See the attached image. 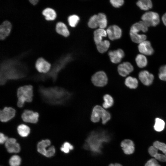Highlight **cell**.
Here are the masks:
<instances>
[{
  "label": "cell",
  "mask_w": 166,
  "mask_h": 166,
  "mask_svg": "<svg viewBox=\"0 0 166 166\" xmlns=\"http://www.w3.org/2000/svg\"><path fill=\"white\" fill-rule=\"evenodd\" d=\"M38 91L42 99L49 104L60 105H64L71 99L72 94L62 87L56 86L39 87Z\"/></svg>",
  "instance_id": "1"
},
{
  "label": "cell",
  "mask_w": 166,
  "mask_h": 166,
  "mask_svg": "<svg viewBox=\"0 0 166 166\" xmlns=\"http://www.w3.org/2000/svg\"><path fill=\"white\" fill-rule=\"evenodd\" d=\"M27 73L26 66L20 62L15 61H4L1 65L0 84L3 85L10 80L23 78Z\"/></svg>",
  "instance_id": "2"
},
{
  "label": "cell",
  "mask_w": 166,
  "mask_h": 166,
  "mask_svg": "<svg viewBox=\"0 0 166 166\" xmlns=\"http://www.w3.org/2000/svg\"><path fill=\"white\" fill-rule=\"evenodd\" d=\"M17 105L19 107H22L26 102L32 101L33 96V86L29 85L20 87L17 90Z\"/></svg>",
  "instance_id": "3"
},
{
  "label": "cell",
  "mask_w": 166,
  "mask_h": 166,
  "mask_svg": "<svg viewBox=\"0 0 166 166\" xmlns=\"http://www.w3.org/2000/svg\"><path fill=\"white\" fill-rule=\"evenodd\" d=\"M50 141L49 140H42L38 144V152L47 157L53 156L55 153V150L53 146H50Z\"/></svg>",
  "instance_id": "4"
},
{
  "label": "cell",
  "mask_w": 166,
  "mask_h": 166,
  "mask_svg": "<svg viewBox=\"0 0 166 166\" xmlns=\"http://www.w3.org/2000/svg\"><path fill=\"white\" fill-rule=\"evenodd\" d=\"M141 19L148 26H155L160 22V18L158 14L156 12L149 11L143 14Z\"/></svg>",
  "instance_id": "5"
},
{
  "label": "cell",
  "mask_w": 166,
  "mask_h": 166,
  "mask_svg": "<svg viewBox=\"0 0 166 166\" xmlns=\"http://www.w3.org/2000/svg\"><path fill=\"white\" fill-rule=\"evenodd\" d=\"M91 80L95 86L102 87L108 83V78L106 73L103 71H99L94 73L92 77Z\"/></svg>",
  "instance_id": "6"
},
{
  "label": "cell",
  "mask_w": 166,
  "mask_h": 166,
  "mask_svg": "<svg viewBox=\"0 0 166 166\" xmlns=\"http://www.w3.org/2000/svg\"><path fill=\"white\" fill-rule=\"evenodd\" d=\"M36 69L39 72L46 73L49 72L51 68V64L42 57L38 58L36 62Z\"/></svg>",
  "instance_id": "7"
},
{
  "label": "cell",
  "mask_w": 166,
  "mask_h": 166,
  "mask_svg": "<svg viewBox=\"0 0 166 166\" xmlns=\"http://www.w3.org/2000/svg\"><path fill=\"white\" fill-rule=\"evenodd\" d=\"M15 110L13 108L5 107L0 111V119L2 122H7L12 119L15 116Z\"/></svg>",
  "instance_id": "8"
},
{
  "label": "cell",
  "mask_w": 166,
  "mask_h": 166,
  "mask_svg": "<svg viewBox=\"0 0 166 166\" xmlns=\"http://www.w3.org/2000/svg\"><path fill=\"white\" fill-rule=\"evenodd\" d=\"M38 113L36 112L28 110H25L22 115V118L25 122L36 123L39 117Z\"/></svg>",
  "instance_id": "9"
},
{
  "label": "cell",
  "mask_w": 166,
  "mask_h": 166,
  "mask_svg": "<svg viewBox=\"0 0 166 166\" xmlns=\"http://www.w3.org/2000/svg\"><path fill=\"white\" fill-rule=\"evenodd\" d=\"M12 26L11 23L8 21L2 22L0 26V39L2 40L5 39L10 34Z\"/></svg>",
  "instance_id": "10"
},
{
  "label": "cell",
  "mask_w": 166,
  "mask_h": 166,
  "mask_svg": "<svg viewBox=\"0 0 166 166\" xmlns=\"http://www.w3.org/2000/svg\"><path fill=\"white\" fill-rule=\"evenodd\" d=\"M107 35L111 40L120 38L122 35V30L118 26L115 25L109 26L106 30Z\"/></svg>",
  "instance_id": "11"
},
{
  "label": "cell",
  "mask_w": 166,
  "mask_h": 166,
  "mask_svg": "<svg viewBox=\"0 0 166 166\" xmlns=\"http://www.w3.org/2000/svg\"><path fill=\"white\" fill-rule=\"evenodd\" d=\"M5 146L10 153H18L20 150L19 144L14 138H8L5 143Z\"/></svg>",
  "instance_id": "12"
},
{
  "label": "cell",
  "mask_w": 166,
  "mask_h": 166,
  "mask_svg": "<svg viewBox=\"0 0 166 166\" xmlns=\"http://www.w3.org/2000/svg\"><path fill=\"white\" fill-rule=\"evenodd\" d=\"M121 146L124 152L127 155L132 154L135 151V146L133 142L131 140L126 139L122 140Z\"/></svg>",
  "instance_id": "13"
},
{
  "label": "cell",
  "mask_w": 166,
  "mask_h": 166,
  "mask_svg": "<svg viewBox=\"0 0 166 166\" xmlns=\"http://www.w3.org/2000/svg\"><path fill=\"white\" fill-rule=\"evenodd\" d=\"M118 71L119 74L122 77H125L133 70L132 65L128 62H124L118 66Z\"/></svg>",
  "instance_id": "14"
},
{
  "label": "cell",
  "mask_w": 166,
  "mask_h": 166,
  "mask_svg": "<svg viewBox=\"0 0 166 166\" xmlns=\"http://www.w3.org/2000/svg\"><path fill=\"white\" fill-rule=\"evenodd\" d=\"M138 49L140 53L146 55H151L154 52L151 43L148 41L145 40L139 43Z\"/></svg>",
  "instance_id": "15"
},
{
  "label": "cell",
  "mask_w": 166,
  "mask_h": 166,
  "mask_svg": "<svg viewBox=\"0 0 166 166\" xmlns=\"http://www.w3.org/2000/svg\"><path fill=\"white\" fill-rule=\"evenodd\" d=\"M139 79L141 82L145 85H149L152 83L154 79L153 75L148 71L143 70L139 74Z\"/></svg>",
  "instance_id": "16"
},
{
  "label": "cell",
  "mask_w": 166,
  "mask_h": 166,
  "mask_svg": "<svg viewBox=\"0 0 166 166\" xmlns=\"http://www.w3.org/2000/svg\"><path fill=\"white\" fill-rule=\"evenodd\" d=\"M108 55L111 61L114 63L120 62L124 56V51L121 49L117 50L110 51L109 52Z\"/></svg>",
  "instance_id": "17"
},
{
  "label": "cell",
  "mask_w": 166,
  "mask_h": 166,
  "mask_svg": "<svg viewBox=\"0 0 166 166\" xmlns=\"http://www.w3.org/2000/svg\"><path fill=\"white\" fill-rule=\"evenodd\" d=\"M104 109L101 106L98 105L95 106L93 110L91 116V120L93 123H96L99 121L101 118Z\"/></svg>",
  "instance_id": "18"
},
{
  "label": "cell",
  "mask_w": 166,
  "mask_h": 166,
  "mask_svg": "<svg viewBox=\"0 0 166 166\" xmlns=\"http://www.w3.org/2000/svg\"><path fill=\"white\" fill-rule=\"evenodd\" d=\"M55 30L58 34L64 37H67L69 35V32L67 26L62 22H59L56 23Z\"/></svg>",
  "instance_id": "19"
},
{
  "label": "cell",
  "mask_w": 166,
  "mask_h": 166,
  "mask_svg": "<svg viewBox=\"0 0 166 166\" xmlns=\"http://www.w3.org/2000/svg\"><path fill=\"white\" fill-rule=\"evenodd\" d=\"M42 14L45 19L48 21H54L57 17V14L55 10L49 7L44 9L42 11Z\"/></svg>",
  "instance_id": "20"
},
{
  "label": "cell",
  "mask_w": 166,
  "mask_h": 166,
  "mask_svg": "<svg viewBox=\"0 0 166 166\" xmlns=\"http://www.w3.org/2000/svg\"><path fill=\"white\" fill-rule=\"evenodd\" d=\"M148 26L142 21L136 22L131 27L130 31L138 33L141 31L146 32L148 30Z\"/></svg>",
  "instance_id": "21"
},
{
  "label": "cell",
  "mask_w": 166,
  "mask_h": 166,
  "mask_svg": "<svg viewBox=\"0 0 166 166\" xmlns=\"http://www.w3.org/2000/svg\"><path fill=\"white\" fill-rule=\"evenodd\" d=\"M107 35L106 31L104 29L99 28L95 30L94 32V39L96 45L100 43L102 41L103 38Z\"/></svg>",
  "instance_id": "22"
},
{
  "label": "cell",
  "mask_w": 166,
  "mask_h": 166,
  "mask_svg": "<svg viewBox=\"0 0 166 166\" xmlns=\"http://www.w3.org/2000/svg\"><path fill=\"white\" fill-rule=\"evenodd\" d=\"M158 150L156 148H152L150 150L149 154L156 160L161 162H166V156L164 154L159 153Z\"/></svg>",
  "instance_id": "23"
},
{
  "label": "cell",
  "mask_w": 166,
  "mask_h": 166,
  "mask_svg": "<svg viewBox=\"0 0 166 166\" xmlns=\"http://www.w3.org/2000/svg\"><path fill=\"white\" fill-rule=\"evenodd\" d=\"M131 38L134 42L140 43L145 41L146 36L144 34H140L138 33L130 32Z\"/></svg>",
  "instance_id": "24"
},
{
  "label": "cell",
  "mask_w": 166,
  "mask_h": 166,
  "mask_svg": "<svg viewBox=\"0 0 166 166\" xmlns=\"http://www.w3.org/2000/svg\"><path fill=\"white\" fill-rule=\"evenodd\" d=\"M136 5L141 10H147L152 6V2L150 0H140L136 2Z\"/></svg>",
  "instance_id": "25"
},
{
  "label": "cell",
  "mask_w": 166,
  "mask_h": 166,
  "mask_svg": "<svg viewBox=\"0 0 166 166\" xmlns=\"http://www.w3.org/2000/svg\"><path fill=\"white\" fill-rule=\"evenodd\" d=\"M125 84L130 89H135L138 86V81L136 78L129 76L126 78Z\"/></svg>",
  "instance_id": "26"
},
{
  "label": "cell",
  "mask_w": 166,
  "mask_h": 166,
  "mask_svg": "<svg viewBox=\"0 0 166 166\" xmlns=\"http://www.w3.org/2000/svg\"><path fill=\"white\" fill-rule=\"evenodd\" d=\"M136 63L138 67L142 68L145 67L147 64V60L146 57L143 54H139L136 56Z\"/></svg>",
  "instance_id": "27"
},
{
  "label": "cell",
  "mask_w": 166,
  "mask_h": 166,
  "mask_svg": "<svg viewBox=\"0 0 166 166\" xmlns=\"http://www.w3.org/2000/svg\"><path fill=\"white\" fill-rule=\"evenodd\" d=\"M104 102L103 106L105 109H108L112 106L114 104V100L112 97L109 94L105 95L103 97Z\"/></svg>",
  "instance_id": "28"
},
{
  "label": "cell",
  "mask_w": 166,
  "mask_h": 166,
  "mask_svg": "<svg viewBox=\"0 0 166 166\" xmlns=\"http://www.w3.org/2000/svg\"><path fill=\"white\" fill-rule=\"evenodd\" d=\"M98 25L99 28L105 29L107 26V19L105 15L103 13H100L97 15Z\"/></svg>",
  "instance_id": "29"
},
{
  "label": "cell",
  "mask_w": 166,
  "mask_h": 166,
  "mask_svg": "<svg viewBox=\"0 0 166 166\" xmlns=\"http://www.w3.org/2000/svg\"><path fill=\"white\" fill-rule=\"evenodd\" d=\"M110 45V43L109 41L104 40L96 45V46L98 51L101 53H103L107 50Z\"/></svg>",
  "instance_id": "30"
},
{
  "label": "cell",
  "mask_w": 166,
  "mask_h": 166,
  "mask_svg": "<svg viewBox=\"0 0 166 166\" xmlns=\"http://www.w3.org/2000/svg\"><path fill=\"white\" fill-rule=\"evenodd\" d=\"M17 130L19 135L22 137H26L30 132V128L24 124L19 125L17 128Z\"/></svg>",
  "instance_id": "31"
},
{
  "label": "cell",
  "mask_w": 166,
  "mask_h": 166,
  "mask_svg": "<svg viewBox=\"0 0 166 166\" xmlns=\"http://www.w3.org/2000/svg\"><path fill=\"white\" fill-rule=\"evenodd\" d=\"M165 125V122L163 120L160 118H156L155 120L154 128L155 130L157 132H160L164 129Z\"/></svg>",
  "instance_id": "32"
},
{
  "label": "cell",
  "mask_w": 166,
  "mask_h": 166,
  "mask_svg": "<svg viewBox=\"0 0 166 166\" xmlns=\"http://www.w3.org/2000/svg\"><path fill=\"white\" fill-rule=\"evenodd\" d=\"M80 19L79 17L76 15L69 16L68 18V21L69 26L72 27H75L78 23Z\"/></svg>",
  "instance_id": "33"
},
{
  "label": "cell",
  "mask_w": 166,
  "mask_h": 166,
  "mask_svg": "<svg viewBox=\"0 0 166 166\" xmlns=\"http://www.w3.org/2000/svg\"><path fill=\"white\" fill-rule=\"evenodd\" d=\"M88 26L92 29L96 28L98 26L97 15H94L90 18L88 22Z\"/></svg>",
  "instance_id": "34"
},
{
  "label": "cell",
  "mask_w": 166,
  "mask_h": 166,
  "mask_svg": "<svg viewBox=\"0 0 166 166\" xmlns=\"http://www.w3.org/2000/svg\"><path fill=\"white\" fill-rule=\"evenodd\" d=\"M154 147L158 150L161 151L166 156V144L164 143L156 141L153 143Z\"/></svg>",
  "instance_id": "35"
},
{
  "label": "cell",
  "mask_w": 166,
  "mask_h": 166,
  "mask_svg": "<svg viewBox=\"0 0 166 166\" xmlns=\"http://www.w3.org/2000/svg\"><path fill=\"white\" fill-rule=\"evenodd\" d=\"M21 162L20 157L17 155L12 156L10 159L9 161L10 166H19Z\"/></svg>",
  "instance_id": "36"
},
{
  "label": "cell",
  "mask_w": 166,
  "mask_h": 166,
  "mask_svg": "<svg viewBox=\"0 0 166 166\" xmlns=\"http://www.w3.org/2000/svg\"><path fill=\"white\" fill-rule=\"evenodd\" d=\"M73 146L69 143L67 142H65L61 148V150L65 153H68L69 151L73 149Z\"/></svg>",
  "instance_id": "37"
},
{
  "label": "cell",
  "mask_w": 166,
  "mask_h": 166,
  "mask_svg": "<svg viewBox=\"0 0 166 166\" xmlns=\"http://www.w3.org/2000/svg\"><path fill=\"white\" fill-rule=\"evenodd\" d=\"M111 118V115L110 113L105 109L101 117L102 124H106Z\"/></svg>",
  "instance_id": "38"
},
{
  "label": "cell",
  "mask_w": 166,
  "mask_h": 166,
  "mask_svg": "<svg viewBox=\"0 0 166 166\" xmlns=\"http://www.w3.org/2000/svg\"><path fill=\"white\" fill-rule=\"evenodd\" d=\"M159 77L160 80L166 81V65H163L160 68Z\"/></svg>",
  "instance_id": "39"
},
{
  "label": "cell",
  "mask_w": 166,
  "mask_h": 166,
  "mask_svg": "<svg viewBox=\"0 0 166 166\" xmlns=\"http://www.w3.org/2000/svg\"><path fill=\"white\" fill-rule=\"evenodd\" d=\"M145 166H161L156 160L152 158L148 160L146 163Z\"/></svg>",
  "instance_id": "40"
},
{
  "label": "cell",
  "mask_w": 166,
  "mask_h": 166,
  "mask_svg": "<svg viewBox=\"0 0 166 166\" xmlns=\"http://www.w3.org/2000/svg\"><path fill=\"white\" fill-rule=\"evenodd\" d=\"M110 2L113 6L116 8L119 7L124 3V1L123 0H111Z\"/></svg>",
  "instance_id": "41"
},
{
  "label": "cell",
  "mask_w": 166,
  "mask_h": 166,
  "mask_svg": "<svg viewBox=\"0 0 166 166\" xmlns=\"http://www.w3.org/2000/svg\"><path fill=\"white\" fill-rule=\"evenodd\" d=\"M8 138L5 136L3 134L1 133L0 134V143L1 144L5 143Z\"/></svg>",
  "instance_id": "42"
},
{
  "label": "cell",
  "mask_w": 166,
  "mask_h": 166,
  "mask_svg": "<svg viewBox=\"0 0 166 166\" xmlns=\"http://www.w3.org/2000/svg\"><path fill=\"white\" fill-rule=\"evenodd\" d=\"M30 3L33 5L34 6L37 5L38 3L39 0H29Z\"/></svg>",
  "instance_id": "43"
},
{
  "label": "cell",
  "mask_w": 166,
  "mask_h": 166,
  "mask_svg": "<svg viewBox=\"0 0 166 166\" xmlns=\"http://www.w3.org/2000/svg\"><path fill=\"white\" fill-rule=\"evenodd\" d=\"M162 19L163 23L166 26V13L163 15Z\"/></svg>",
  "instance_id": "44"
},
{
  "label": "cell",
  "mask_w": 166,
  "mask_h": 166,
  "mask_svg": "<svg viewBox=\"0 0 166 166\" xmlns=\"http://www.w3.org/2000/svg\"><path fill=\"white\" fill-rule=\"evenodd\" d=\"M108 166H122V165L118 163H111L109 164Z\"/></svg>",
  "instance_id": "45"
}]
</instances>
